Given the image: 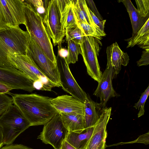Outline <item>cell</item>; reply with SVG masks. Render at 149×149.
Segmentation results:
<instances>
[{"mask_svg": "<svg viewBox=\"0 0 149 149\" xmlns=\"http://www.w3.org/2000/svg\"><path fill=\"white\" fill-rule=\"evenodd\" d=\"M13 104L32 126L44 125L58 113L52 105V98L36 93L12 94Z\"/></svg>", "mask_w": 149, "mask_h": 149, "instance_id": "obj_1", "label": "cell"}, {"mask_svg": "<svg viewBox=\"0 0 149 149\" xmlns=\"http://www.w3.org/2000/svg\"><path fill=\"white\" fill-rule=\"evenodd\" d=\"M29 33L19 26L10 27L0 32V67L13 68L7 59L10 54H26L29 40Z\"/></svg>", "mask_w": 149, "mask_h": 149, "instance_id": "obj_2", "label": "cell"}, {"mask_svg": "<svg viewBox=\"0 0 149 149\" xmlns=\"http://www.w3.org/2000/svg\"><path fill=\"white\" fill-rule=\"evenodd\" d=\"M24 2L27 31L46 56L57 65V59L54 52L51 38L44 24L43 19L30 4L24 0Z\"/></svg>", "mask_w": 149, "mask_h": 149, "instance_id": "obj_3", "label": "cell"}, {"mask_svg": "<svg viewBox=\"0 0 149 149\" xmlns=\"http://www.w3.org/2000/svg\"><path fill=\"white\" fill-rule=\"evenodd\" d=\"M7 59L13 68L22 72L34 82L36 89L51 91L53 87H57L42 73L27 54H10Z\"/></svg>", "mask_w": 149, "mask_h": 149, "instance_id": "obj_4", "label": "cell"}, {"mask_svg": "<svg viewBox=\"0 0 149 149\" xmlns=\"http://www.w3.org/2000/svg\"><path fill=\"white\" fill-rule=\"evenodd\" d=\"M4 145L12 144L22 133L31 126L19 108L12 105L0 116Z\"/></svg>", "mask_w": 149, "mask_h": 149, "instance_id": "obj_5", "label": "cell"}, {"mask_svg": "<svg viewBox=\"0 0 149 149\" xmlns=\"http://www.w3.org/2000/svg\"><path fill=\"white\" fill-rule=\"evenodd\" d=\"M26 54L31 57L38 69L49 80L58 87H61L57 65H56L48 58L31 36Z\"/></svg>", "mask_w": 149, "mask_h": 149, "instance_id": "obj_6", "label": "cell"}, {"mask_svg": "<svg viewBox=\"0 0 149 149\" xmlns=\"http://www.w3.org/2000/svg\"><path fill=\"white\" fill-rule=\"evenodd\" d=\"M97 40L93 36L86 35L84 32L83 42L80 46V54L82 56L87 73L98 83L102 73L97 58L100 47Z\"/></svg>", "mask_w": 149, "mask_h": 149, "instance_id": "obj_7", "label": "cell"}, {"mask_svg": "<svg viewBox=\"0 0 149 149\" xmlns=\"http://www.w3.org/2000/svg\"><path fill=\"white\" fill-rule=\"evenodd\" d=\"M68 132L63 123L61 115L58 113L44 125L37 139L46 144H50L54 149H60Z\"/></svg>", "mask_w": 149, "mask_h": 149, "instance_id": "obj_8", "label": "cell"}, {"mask_svg": "<svg viewBox=\"0 0 149 149\" xmlns=\"http://www.w3.org/2000/svg\"><path fill=\"white\" fill-rule=\"evenodd\" d=\"M43 20L54 46L61 43L65 36V30L61 23L57 0L49 1Z\"/></svg>", "mask_w": 149, "mask_h": 149, "instance_id": "obj_9", "label": "cell"}, {"mask_svg": "<svg viewBox=\"0 0 149 149\" xmlns=\"http://www.w3.org/2000/svg\"><path fill=\"white\" fill-rule=\"evenodd\" d=\"M61 87L66 93L84 103L88 95L77 83L66 62L65 58L61 57L57 59Z\"/></svg>", "mask_w": 149, "mask_h": 149, "instance_id": "obj_10", "label": "cell"}, {"mask_svg": "<svg viewBox=\"0 0 149 149\" xmlns=\"http://www.w3.org/2000/svg\"><path fill=\"white\" fill-rule=\"evenodd\" d=\"M24 6V0H0V9L8 27L25 26Z\"/></svg>", "mask_w": 149, "mask_h": 149, "instance_id": "obj_11", "label": "cell"}, {"mask_svg": "<svg viewBox=\"0 0 149 149\" xmlns=\"http://www.w3.org/2000/svg\"><path fill=\"white\" fill-rule=\"evenodd\" d=\"M0 82L12 89H20L32 92L36 89L34 82L16 69L0 67Z\"/></svg>", "mask_w": 149, "mask_h": 149, "instance_id": "obj_12", "label": "cell"}, {"mask_svg": "<svg viewBox=\"0 0 149 149\" xmlns=\"http://www.w3.org/2000/svg\"><path fill=\"white\" fill-rule=\"evenodd\" d=\"M116 77L113 67L107 63L106 68L102 73L97 87L93 93L94 95L100 98V103L104 108L107 107L106 104L109 99L120 96L113 87L112 80Z\"/></svg>", "mask_w": 149, "mask_h": 149, "instance_id": "obj_13", "label": "cell"}, {"mask_svg": "<svg viewBox=\"0 0 149 149\" xmlns=\"http://www.w3.org/2000/svg\"><path fill=\"white\" fill-rule=\"evenodd\" d=\"M50 102L58 113L84 115V103L71 95H65L58 96L52 98Z\"/></svg>", "mask_w": 149, "mask_h": 149, "instance_id": "obj_14", "label": "cell"}, {"mask_svg": "<svg viewBox=\"0 0 149 149\" xmlns=\"http://www.w3.org/2000/svg\"><path fill=\"white\" fill-rule=\"evenodd\" d=\"M111 107L104 109L97 122L93 126L92 136L85 149H92L95 145L106 140L107 137L106 127L111 111Z\"/></svg>", "mask_w": 149, "mask_h": 149, "instance_id": "obj_15", "label": "cell"}, {"mask_svg": "<svg viewBox=\"0 0 149 149\" xmlns=\"http://www.w3.org/2000/svg\"><path fill=\"white\" fill-rule=\"evenodd\" d=\"M107 63L113 67L116 75L121 69V65L126 66L129 62V57L126 52L123 51L117 42L107 47L106 49Z\"/></svg>", "mask_w": 149, "mask_h": 149, "instance_id": "obj_16", "label": "cell"}, {"mask_svg": "<svg viewBox=\"0 0 149 149\" xmlns=\"http://www.w3.org/2000/svg\"><path fill=\"white\" fill-rule=\"evenodd\" d=\"M74 14L78 22H81L92 26L101 37L106 35L94 23L90 13L89 8L85 0H72Z\"/></svg>", "mask_w": 149, "mask_h": 149, "instance_id": "obj_17", "label": "cell"}, {"mask_svg": "<svg viewBox=\"0 0 149 149\" xmlns=\"http://www.w3.org/2000/svg\"><path fill=\"white\" fill-rule=\"evenodd\" d=\"M62 24L65 30L77 25L72 0H57Z\"/></svg>", "mask_w": 149, "mask_h": 149, "instance_id": "obj_18", "label": "cell"}, {"mask_svg": "<svg viewBox=\"0 0 149 149\" xmlns=\"http://www.w3.org/2000/svg\"><path fill=\"white\" fill-rule=\"evenodd\" d=\"M84 104V117L86 128H87L94 125L104 108L100 103H98L92 100L88 95Z\"/></svg>", "mask_w": 149, "mask_h": 149, "instance_id": "obj_19", "label": "cell"}, {"mask_svg": "<svg viewBox=\"0 0 149 149\" xmlns=\"http://www.w3.org/2000/svg\"><path fill=\"white\" fill-rule=\"evenodd\" d=\"M93 127L79 132H68L65 140L77 149H85L91 138Z\"/></svg>", "mask_w": 149, "mask_h": 149, "instance_id": "obj_20", "label": "cell"}, {"mask_svg": "<svg viewBox=\"0 0 149 149\" xmlns=\"http://www.w3.org/2000/svg\"><path fill=\"white\" fill-rule=\"evenodd\" d=\"M126 40L128 41L127 48L137 45L144 49H149V18L134 35Z\"/></svg>", "mask_w": 149, "mask_h": 149, "instance_id": "obj_21", "label": "cell"}, {"mask_svg": "<svg viewBox=\"0 0 149 149\" xmlns=\"http://www.w3.org/2000/svg\"><path fill=\"white\" fill-rule=\"evenodd\" d=\"M60 114L61 115L63 123L68 132H79L86 129L84 115Z\"/></svg>", "mask_w": 149, "mask_h": 149, "instance_id": "obj_22", "label": "cell"}, {"mask_svg": "<svg viewBox=\"0 0 149 149\" xmlns=\"http://www.w3.org/2000/svg\"><path fill=\"white\" fill-rule=\"evenodd\" d=\"M118 1L123 3L129 14L132 25L133 36L140 30L148 19L140 15L130 0H119Z\"/></svg>", "mask_w": 149, "mask_h": 149, "instance_id": "obj_23", "label": "cell"}, {"mask_svg": "<svg viewBox=\"0 0 149 149\" xmlns=\"http://www.w3.org/2000/svg\"><path fill=\"white\" fill-rule=\"evenodd\" d=\"M68 42V55L65 58L67 63L68 65L75 63L78 61V56L81 54V50L79 44L73 41L69 36L65 34Z\"/></svg>", "mask_w": 149, "mask_h": 149, "instance_id": "obj_24", "label": "cell"}, {"mask_svg": "<svg viewBox=\"0 0 149 149\" xmlns=\"http://www.w3.org/2000/svg\"><path fill=\"white\" fill-rule=\"evenodd\" d=\"M65 34H67L73 41L79 45L82 43L84 32L78 25L65 30Z\"/></svg>", "mask_w": 149, "mask_h": 149, "instance_id": "obj_25", "label": "cell"}, {"mask_svg": "<svg viewBox=\"0 0 149 149\" xmlns=\"http://www.w3.org/2000/svg\"><path fill=\"white\" fill-rule=\"evenodd\" d=\"M149 94V86L142 94L138 102L135 104L133 107L139 110L138 114V117H139L143 115L145 113L144 105Z\"/></svg>", "mask_w": 149, "mask_h": 149, "instance_id": "obj_26", "label": "cell"}, {"mask_svg": "<svg viewBox=\"0 0 149 149\" xmlns=\"http://www.w3.org/2000/svg\"><path fill=\"white\" fill-rule=\"evenodd\" d=\"M138 12L143 18L147 19L149 16V0H135Z\"/></svg>", "mask_w": 149, "mask_h": 149, "instance_id": "obj_27", "label": "cell"}, {"mask_svg": "<svg viewBox=\"0 0 149 149\" xmlns=\"http://www.w3.org/2000/svg\"><path fill=\"white\" fill-rule=\"evenodd\" d=\"M13 104L12 97L6 94L0 93V116Z\"/></svg>", "mask_w": 149, "mask_h": 149, "instance_id": "obj_28", "label": "cell"}, {"mask_svg": "<svg viewBox=\"0 0 149 149\" xmlns=\"http://www.w3.org/2000/svg\"><path fill=\"white\" fill-rule=\"evenodd\" d=\"M25 1L30 4L36 12L43 19L46 13V8L42 0H26Z\"/></svg>", "mask_w": 149, "mask_h": 149, "instance_id": "obj_29", "label": "cell"}, {"mask_svg": "<svg viewBox=\"0 0 149 149\" xmlns=\"http://www.w3.org/2000/svg\"><path fill=\"white\" fill-rule=\"evenodd\" d=\"M77 25L86 35L92 36L99 40L102 38L99 36L96 30L90 25L81 22H78Z\"/></svg>", "mask_w": 149, "mask_h": 149, "instance_id": "obj_30", "label": "cell"}, {"mask_svg": "<svg viewBox=\"0 0 149 149\" xmlns=\"http://www.w3.org/2000/svg\"><path fill=\"white\" fill-rule=\"evenodd\" d=\"M136 63L138 66H146L149 64V49H145L142 52L141 58Z\"/></svg>", "mask_w": 149, "mask_h": 149, "instance_id": "obj_31", "label": "cell"}, {"mask_svg": "<svg viewBox=\"0 0 149 149\" xmlns=\"http://www.w3.org/2000/svg\"><path fill=\"white\" fill-rule=\"evenodd\" d=\"M86 3L89 6L88 8L93 14L100 21H102L103 19L95 5L93 1L90 0H86Z\"/></svg>", "mask_w": 149, "mask_h": 149, "instance_id": "obj_32", "label": "cell"}, {"mask_svg": "<svg viewBox=\"0 0 149 149\" xmlns=\"http://www.w3.org/2000/svg\"><path fill=\"white\" fill-rule=\"evenodd\" d=\"M89 10L91 15L92 19L95 24L99 27L100 29L103 32H104V25L106 22V20L102 21L100 20L91 11L89 8Z\"/></svg>", "mask_w": 149, "mask_h": 149, "instance_id": "obj_33", "label": "cell"}, {"mask_svg": "<svg viewBox=\"0 0 149 149\" xmlns=\"http://www.w3.org/2000/svg\"><path fill=\"white\" fill-rule=\"evenodd\" d=\"M0 149H33L29 148L23 145L20 144H10L6 145L2 147Z\"/></svg>", "mask_w": 149, "mask_h": 149, "instance_id": "obj_34", "label": "cell"}, {"mask_svg": "<svg viewBox=\"0 0 149 149\" xmlns=\"http://www.w3.org/2000/svg\"><path fill=\"white\" fill-rule=\"evenodd\" d=\"M12 89L8 86L0 82V93H5L11 95L10 91Z\"/></svg>", "mask_w": 149, "mask_h": 149, "instance_id": "obj_35", "label": "cell"}, {"mask_svg": "<svg viewBox=\"0 0 149 149\" xmlns=\"http://www.w3.org/2000/svg\"><path fill=\"white\" fill-rule=\"evenodd\" d=\"M61 43L58 44V54L62 58H66L68 55V50L61 47Z\"/></svg>", "mask_w": 149, "mask_h": 149, "instance_id": "obj_36", "label": "cell"}, {"mask_svg": "<svg viewBox=\"0 0 149 149\" xmlns=\"http://www.w3.org/2000/svg\"><path fill=\"white\" fill-rule=\"evenodd\" d=\"M10 28L6 24L0 9V32Z\"/></svg>", "mask_w": 149, "mask_h": 149, "instance_id": "obj_37", "label": "cell"}, {"mask_svg": "<svg viewBox=\"0 0 149 149\" xmlns=\"http://www.w3.org/2000/svg\"><path fill=\"white\" fill-rule=\"evenodd\" d=\"M60 149H77L65 140L62 143Z\"/></svg>", "mask_w": 149, "mask_h": 149, "instance_id": "obj_38", "label": "cell"}, {"mask_svg": "<svg viewBox=\"0 0 149 149\" xmlns=\"http://www.w3.org/2000/svg\"><path fill=\"white\" fill-rule=\"evenodd\" d=\"M106 147V140L95 145L92 149H105Z\"/></svg>", "mask_w": 149, "mask_h": 149, "instance_id": "obj_39", "label": "cell"}, {"mask_svg": "<svg viewBox=\"0 0 149 149\" xmlns=\"http://www.w3.org/2000/svg\"><path fill=\"white\" fill-rule=\"evenodd\" d=\"M4 145L3 143V137L2 129L0 126V149Z\"/></svg>", "mask_w": 149, "mask_h": 149, "instance_id": "obj_40", "label": "cell"}]
</instances>
